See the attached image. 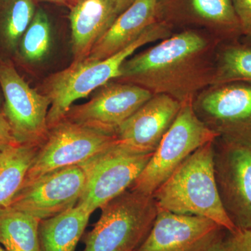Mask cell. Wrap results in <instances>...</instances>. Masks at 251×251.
<instances>
[{
	"mask_svg": "<svg viewBox=\"0 0 251 251\" xmlns=\"http://www.w3.org/2000/svg\"><path fill=\"white\" fill-rule=\"evenodd\" d=\"M221 43L198 29L173 33L132 55L112 81L139 85L153 94H166L181 103L193 101L213 85L214 58Z\"/></svg>",
	"mask_w": 251,
	"mask_h": 251,
	"instance_id": "obj_1",
	"label": "cell"
},
{
	"mask_svg": "<svg viewBox=\"0 0 251 251\" xmlns=\"http://www.w3.org/2000/svg\"><path fill=\"white\" fill-rule=\"evenodd\" d=\"M214 142L191 153L152 196L158 208L206 218L234 234L238 229L225 210L216 185Z\"/></svg>",
	"mask_w": 251,
	"mask_h": 251,
	"instance_id": "obj_2",
	"label": "cell"
},
{
	"mask_svg": "<svg viewBox=\"0 0 251 251\" xmlns=\"http://www.w3.org/2000/svg\"><path fill=\"white\" fill-rule=\"evenodd\" d=\"M173 34L170 26L157 21L128 47L108 58L74 62L67 69L51 75L44 85L45 94L50 100L47 116L49 128L65 118L74 102L86 98L96 89L117 79L124 63L138 49Z\"/></svg>",
	"mask_w": 251,
	"mask_h": 251,
	"instance_id": "obj_3",
	"label": "cell"
},
{
	"mask_svg": "<svg viewBox=\"0 0 251 251\" xmlns=\"http://www.w3.org/2000/svg\"><path fill=\"white\" fill-rule=\"evenodd\" d=\"M100 209L98 221L82 236V251H135L148 236L158 213L153 196L130 189Z\"/></svg>",
	"mask_w": 251,
	"mask_h": 251,
	"instance_id": "obj_4",
	"label": "cell"
},
{
	"mask_svg": "<svg viewBox=\"0 0 251 251\" xmlns=\"http://www.w3.org/2000/svg\"><path fill=\"white\" fill-rule=\"evenodd\" d=\"M219 138L196 115L193 101L181 104L173 125L148 164L128 189L145 196L153 193L191 153Z\"/></svg>",
	"mask_w": 251,
	"mask_h": 251,
	"instance_id": "obj_5",
	"label": "cell"
},
{
	"mask_svg": "<svg viewBox=\"0 0 251 251\" xmlns=\"http://www.w3.org/2000/svg\"><path fill=\"white\" fill-rule=\"evenodd\" d=\"M117 142L116 134L64 119L49 128L47 138L39 148L23 186L51 172L80 166Z\"/></svg>",
	"mask_w": 251,
	"mask_h": 251,
	"instance_id": "obj_6",
	"label": "cell"
},
{
	"mask_svg": "<svg viewBox=\"0 0 251 251\" xmlns=\"http://www.w3.org/2000/svg\"><path fill=\"white\" fill-rule=\"evenodd\" d=\"M152 153L138 152L117 140L80 165L85 170L86 184L77 205L92 214L120 196L133 184Z\"/></svg>",
	"mask_w": 251,
	"mask_h": 251,
	"instance_id": "obj_7",
	"label": "cell"
},
{
	"mask_svg": "<svg viewBox=\"0 0 251 251\" xmlns=\"http://www.w3.org/2000/svg\"><path fill=\"white\" fill-rule=\"evenodd\" d=\"M193 107L219 139L251 145V83L209 86L193 99Z\"/></svg>",
	"mask_w": 251,
	"mask_h": 251,
	"instance_id": "obj_8",
	"label": "cell"
},
{
	"mask_svg": "<svg viewBox=\"0 0 251 251\" xmlns=\"http://www.w3.org/2000/svg\"><path fill=\"white\" fill-rule=\"evenodd\" d=\"M0 86L4 97L2 113L16 143L41 147L49 130V97L29 87L9 61L0 62Z\"/></svg>",
	"mask_w": 251,
	"mask_h": 251,
	"instance_id": "obj_9",
	"label": "cell"
},
{
	"mask_svg": "<svg viewBox=\"0 0 251 251\" xmlns=\"http://www.w3.org/2000/svg\"><path fill=\"white\" fill-rule=\"evenodd\" d=\"M214 174L220 198L238 229L251 228V145L214 140Z\"/></svg>",
	"mask_w": 251,
	"mask_h": 251,
	"instance_id": "obj_10",
	"label": "cell"
},
{
	"mask_svg": "<svg viewBox=\"0 0 251 251\" xmlns=\"http://www.w3.org/2000/svg\"><path fill=\"white\" fill-rule=\"evenodd\" d=\"M85 184L82 166L57 170L23 186L9 209L40 221L49 219L76 205Z\"/></svg>",
	"mask_w": 251,
	"mask_h": 251,
	"instance_id": "obj_11",
	"label": "cell"
},
{
	"mask_svg": "<svg viewBox=\"0 0 251 251\" xmlns=\"http://www.w3.org/2000/svg\"><path fill=\"white\" fill-rule=\"evenodd\" d=\"M157 21L173 30L205 31L221 42L244 35L232 0H157Z\"/></svg>",
	"mask_w": 251,
	"mask_h": 251,
	"instance_id": "obj_12",
	"label": "cell"
},
{
	"mask_svg": "<svg viewBox=\"0 0 251 251\" xmlns=\"http://www.w3.org/2000/svg\"><path fill=\"white\" fill-rule=\"evenodd\" d=\"M99 89L90 101L72 106L64 119L115 134L117 128L153 95L139 85L117 81Z\"/></svg>",
	"mask_w": 251,
	"mask_h": 251,
	"instance_id": "obj_13",
	"label": "cell"
},
{
	"mask_svg": "<svg viewBox=\"0 0 251 251\" xmlns=\"http://www.w3.org/2000/svg\"><path fill=\"white\" fill-rule=\"evenodd\" d=\"M224 230L206 218L158 207L152 227L135 251H206Z\"/></svg>",
	"mask_w": 251,
	"mask_h": 251,
	"instance_id": "obj_14",
	"label": "cell"
},
{
	"mask_svg": "<svg viewBox=\"0 0 251 251\" xmlns=\"http://www.w3.org/2000/svg\"><path fill=\"white\" fill-rule=\"evenodd\" d=\"M181 104L166 94H153L117 128V140L138 152H154L179 113Z\"/></svg>",
	"mask_w": 251,
	"mask_h": 251,
	"instance_id": "obj_15",
	"label": "cell"
},
{
	"mask_svg": "<svg viewBox=\"0 0 251 251\" xmlns=\"http://www.w3.org/2000/svg\"><path fill=\"white\" fill-rule=\"evenodd\" d=\"M118 16L115 0H75L69 14L74 62L88 57Z\"/></svg>",
	"mask_w": 251,
	"mask_h": 251,
	"instance_id": "obj_16",
	"label": "cell"
},
{
	"mask_svg": "<svg viewBox=\"0 0 251 251\" xmlns=\"http://www.w3.org/2000/svg\"><path fill=\"white\" fill-rule=\"evenodd\" d=\"M157 22V0H135L94 45L88 60H103L128 47Z\"/></svg>",
	"mask_w": 251,
	"mask_h": 251,
	"instance_id": "obj_17",
	"label": "cell"
},
{
	"mask_svg": "<svg viewBox=\"0 0 251 251\" xmlns=\"http://www.w3.org/2000/svg\"><path fill=\"white\" fill-rule=\"evenodd\" d=\"M92 214L77 204L39 226L41 251H75Z\"/></svg>",
	"mask_w": 251,
	"mask_h": 251,
	"instance_id": "obj_18",
	"label": "cell"
},
{
	"mask_svg": "<svg viewBox=\"0 0 251 251\" xmlns=\"http://www.w3.org/2000/svg\"><path fill=\"white\" fill-rule=\"evenodd\" d=\"M39 148L15 143L0 150V211L9 209L23 188Z\"/></svg>",
	"mask_w": 251,
	"mask_h": 251,
	"instance_id": "obj_19",
	"label": "cell"
},
{
	"mask_svg": "<svg viewBox=\"0 0 251 251\" xmlns=\"http://www.w3.org/2000/svg\"><path fill=\"white\" fill-rule=\"evenodd\" d=\"M40 220L11 209L0 211V244L6 251H41Z\"/></svg>",
	"mask_w": 251,
	"mask_h": 251,
	"instance_id": "obj_20",
	"label": "cell"
},
{
	"mask_svg": "<svg viewBox=\"0 0 251 251\" xmlns=\"http://www.w3.org/2000/svg\"><path fill=\"white\" fill-rule=\"evenodd\" d=\"M236 82L251 83V46L239 39L218 46L212 85Z\"/></svg>",
	"mask_w": 251,
	"mask_h": 251,
	"instance_id": "obj_21",
	"label": "cell"
},
{
	"mask_svg": "<svg viewBox=\"0 0 251 251\" xmlns=\"http://www.w3.org/2000/svg\"><path fill=\"white\" fill-rule=\"evenodd\" d=\"M34 0H0V41L9 52L20 41L35 15Z\"/></svg>",
	"mask_w": 251,
	"mask_h": 251,
	"instance_id": "obj_22",
	"label": "cell"
},
{
	"mask_svg": "<svg viewBox=\"0 0 251 251\" xmlns=\"http://www.w3.org/2000/svg\"><path fill=\"white\" fill-rule=\"evenodd\" d=\"M52 44L50 23L45 11H36L34 18L23 34L19 46L20 55L28 63H37L45 58Z\"/></svg>",
	"mask_w": 251,
	"mask_h": 251,
	"instance_id": "obj_23",
	"label": "cell"
},
{
	"mask_svg": "<svg viewBox=\"0 0 251 251\" xmlns=\"http://www.w3.org/2000/svg\"><path fill=\"white\" fill-rule=\"evenodd\" d=\"M229 251H251V228L238 229L226 238Z\"/></svg>",
	"mask_w": 251,
	"mask_h": 251,
	"instance_id": "obj_24",
	"label": "cell"
},
{
	"mask_svg": "<svg viewBox=\"0 0 251 251\" xmlns=\"http://www.w3.org/2000/svg\"><path fill=\"white\" fill-rule=\"evenodd\" d=\"M232 2L244 35H246L251 32V0H232Z\"/></svg>",
	"mask_w": 251,
	"mask_h": 251,
	"instance_id": "obj_25",
	"label": "cell"
},
{
	"mask_svg": "<svg viewBox=\"0 0 251 251\" xmlns=\"http://www.w3.org/2000/svg\"><path fill=\"white\" fill-rule=\"evenodd\" d=\"M16 143L9 122L2 112H0V150Z\"/></svg>",
	"mask_w": 251,
	"mask_h": 251,
	"instance_id": "obj_26",
	"label": "cell"
},
{
	"mask_svg": "<svg viewBox=\"0 0 251 251\" xmlns=\"http://www.w3.org/2000/svg\"><path fill=\"white\" fill-rule=\"evenodd\" d=\"M206 251H229L224 236L220 237Z\"/></svg>",
	"mask_w": 251,
	"mask_h": 251,
	"instance_id": "obj_27",
	"label": "cell"
},
{
	"mask_svg": "<svg viewBox=\"0 0 251 251\" xmlns=\"http://www.w3.org/2000/svg\"><path fill=\"white\" fill-rule=\"evenodd\" d=\"M115 1H116L117 12L119 16L126 9H128L135 0H115Z\"/></svg>",
	"mask_w": 251,
	"mask_h": 251,
	"instance_id": "obj_28",
	"label": "cell"
},
{
	"mask_svg": "<svg viewBox=\"0 0 251 251\" xmlns=\"http://www.w3.org/2000/svg\"><path fill=\"white\" fill-rule=\"evenodd\" d=\"M239 40L241 42L244 43V44L251 46V32L246 34V35L242 36Z\"/></svg>",
	"mask_w": 251,
	"mask_h": 251,
	"instance_id": "obj_29",
	"label": "cell"
},
{
	"mask_svg": "<svg viewBox=\"0 0 251 251\" xmlns=\"http://www.w3.org/2000/svg\"><path fill=\"white\" fill-rule=\"evenodd\" d=\"M36 1H49V2L53 3H64L67 1H72V0H34Z\"/></svg>",
	"mask_w": 251,
	"mask_h": 251,
	"instance_id": "obj_30",
	"label": "cell"
},
{
	"mask_svg": "<svg viewBox=\"0 0 251 251\" xmlns=\"http://www.w3.org/2000/svg\"><path fill=\"white\" fill-rule=\"evenodd\" d=\"M0 251H6L4 250V248L1 247V244H0Z\"/></svg>",
	"mask_w": 251,
	"mask_h": 251,
	"instance_id": "obj_31",
	"label": "cell"
}]
</instances>
